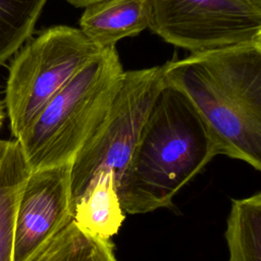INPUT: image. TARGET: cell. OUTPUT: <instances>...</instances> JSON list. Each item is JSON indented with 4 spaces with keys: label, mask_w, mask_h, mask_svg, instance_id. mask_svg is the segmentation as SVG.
Returning a JSON list of instances; mask_svg holds the SVG:
<instances>
[{
    "label": "cell",
    "mask_w": 261,
    "mask_h": 261,
    "mask_svg": "<svg viewBox=\"0 0 261 261\" xmlns=\"http://www.w3.org/2000/svg\"><path fill=\"white\" fill-rule=\"evenodd\" d=\"M47 0H0V65L31 38Z\"/></svg>",
    "instance_id": "cell-13"
},
{
    "label": "cell",
    "mask_w": 261,
    "mask_h": 261,
    "mask_svg": "<svg viewBox=\"0 0 261 261\" xmlns=\"http://www.w3.org/2000/svg\"><path fill=\"white\" fill-rule=\"evenodd\" d=\"M150 0H102L85 7L80 30L100 50L149 28Z\"/></svg>",
    "instance_id": "cell-8"
},
{
    "label": "cell",
    "mask_w": 261,
    "mask_h": 261,
    "mask_svg": "<svg viewBox=\"0 0 261 261\" xmlns=\"http://www.w3.org/2000/svg\"><path fill=\"white\" fill-rule=\"evenodd\" d=\"M164 82L162 66L123 72L104 117L70 163L73 207L100 174L111 173L118 189L142 126Z\"/></svg>",
    "instance_id": "cell-5"
},
{
    "label": "cell",
    "mask_w": 261,
    "mask_h": 261,
    "mask_svg": "<svg viewBox=\"0 0 261 261\" xmlns=\"http://www.w3.org/2000/svg\"><path fill=\"white\" fill-rule=\"evenodd\" d=\"M102 0H67V2H69L71 5L75 6V7H87L91 4L100 2Z\"/></svg>",
    "instance_id": "cell-14"
},
{
    "label": "cell",
    "mask_w": 261,
    "mask_h": 261,
    "mask_svg": "<svg viewBox=\"0 0 261 261\" xmlns=\"http://www.w3.org/2000/svg\"><path fill=\"white\" fill-rule=\"evenodd\" d=\"M123 72L115 47H108L48 101L14 139L31 171L71 163L104 117Z\"/></svg>",
    "instance_id": "cell-3"
},
{
    "label": "cell",
    "mask_w": 261,
    "mask_h": 261,
    "mask_svg": "<svg viewBox=\"0 0 261 261\" xmlns=\"http://www.w3.org/2000/svg\"><path fill=\"white\" fill-rule=\"evenodd\" d=\"M5 141H6V140H0V163H1V159H2V155H3V151H4V146H5Z\"/></svg>",
    "instance_id": "cell-16"
},
{
    "label": "cell",
    "mask_w": 261,
    "mask_h": 261,
    "mask_svg": "<svg viewBox=\"0 0 261 261\" xmlns=\"http://www.w3.org/2000/svg\"><path fill=\"white\" fill-rule=\"evenodd\" d=\"M165 82L180 90L209 128L217 155L261 170V44L252 43L171 60Z\"/></svg>",
    "instance_id": "cell-1"
},
{
    "label": "cell",
    "mask_w": 261,
    "mask_h": 261,
    "mask_svg": "<svg viewBox=\"0 0 261 261\" xmlns=\"http://www.w3.org/2000/svg\"><path fill=\"white\" fill-rule=\"evenodd\" d=\"M31 170L16 140H6L0 163V261H13L19 195Z\"/></svg>",
    "instance_id": "cell-10"
},
{
    "label": "cell",
    "mask_w": 261,
    "mask_h": 261,
    "mask_svg": "<svg viewBox=\"0 0 261 261\" xmlns=\"http://www.w3.org/2000/svg\"><path fill=\"white\" fill-rule=\"evenodd\" d=\"M124 217L115 178L108 173L100 174L74 205L72 221L86 233L110 240L119 230Z\"/></svg>",
    "instance_id": "cell-9"
},
{
    "label": "cell",
    "mask_w": 261,
    "mask_h": 261,
    "mask_svg": "<svg viewBox=\"0 0 261 261\" xmlns=\"http://www.w3.org/2000/svg\"><path fill=\"white\" fill-rule=\"evenodd\" d=\"M72 217L70 163L31 171L16 209L13 261H34Z\"/></svg>",
    "instance_id": "cell-7"
},
{
    "label": "cell",
    "mask_w": 261,
    "mask_h": 261,
    "mask_svg": "<svg viewBox=\"0 0 261 261\" xmlns=\"http://www.w3.org/2000/svg\"><path fill=\"white\" fill-rule=\"evenodd\" d=\"M101 51L80 29L68 25L48 28L27 41L10 62L3 101L13 138Z\"/></svg>",
    "instance_id": "cell-4"
},
{
    "label": "cell",
    "mask_w": 261,
    "mask_h": 261,
    "mask_svg": "<svg viewBox=\"0 0 261 261\" xmlns=\"http://www.w3.org/2000/svg\"><path fill=\"white\" fill-rule=\"evenodd\" d=\"M227 261H261V194L231 199L224 232Z\"/></svg>",
    "instance_id": "cell-11"
},
{
    "label": "cell",
    "mask_w": 261,
    "mask_h": 261,
    "mask_svg": "<svg viewBox=\"0 0 261 261\" xmlns=\"http://www.w3.org/2000/svg\"><path fill=\"white\" fill-rule=\"evenodd\" d=\"M6 117V112H5V107H4V103L3 101L0 99V130L2 128L3 125V121Z\"/></svg>",
    "instance_id": "cell-15"
},
{
    "label": "cell",
    "mask_w": 261,
    "mask_h": 261,
    "mask_svg": "<svg viewBox=\"0 0 261 261\" xmlns=\"http://www.w3.org/2000/svg\"><path fill=\"white\" fill-rule=\"evenodd\" d=\"M150 8L149 29L191 53L261 44V0H150Z\"/></svg>",
    "instance_id": "cell-6"
},
{
    "label": "cell",
    "mask_w": 261,
    "mask_h": 261,
    "mask_svg": "<svg viewBox=\"0 0 261 261\" xmlns=\"http://www.w3.org/2000/svg\"><path fill=\"white\" fill-rule=\"evenodd\" d=\"M216 155L209 128L195 106L164 82L117 189L122 210L143 214L170 207L179 190Z\"/></svg>",
    "instance_id": "cell-2"
},
{
    "label": "cell",
    "mask_w": 261,
    "mask_h": 261,
    "mask_svg": "<svg viewBox=\"0 0 261 261\" xmlns=\"http://www.w3.org/2000/svg\"><path fill=\"white\" fill-rule=\"evenodd\" d=\"M34 261H118V259L111 240H102L86 233L71 221Z\"/></svg>",
    "instance_id": "cell-12"
}]
</instances>
